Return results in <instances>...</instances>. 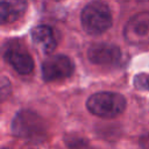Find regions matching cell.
I'll use <instances>...</instances> for the list:
<instances>
[{
  "mask_svg": "<svg viewBox=\"0 0 149 149\" xmlns=\"http://www.w3.org/2000/svg\"><path fill=\"white\" fill-rule=\"evenodd\" d=\"M81 26L90 35L105 33L112 26V13L109 7L102 1H92L81 12Z\"/></svg>",
  "mask_w": 149,
  "mask_h": 149,
  "instance_id": "1",
  "label": "cell"
},
{
  "mask_svg": "<svg viewBox=\"0 0 149 149\" xmlns=\"http://www.w3.org/2000/svg\"><path fill=\"white\" fill-rule=\"evenodd\" d=\"M13 134L28 141H41L47 135V127L43 119L31 111L19 112L12 122Z\"/></svg>",
  "mask_w": 149,
  "mask_h": 149,
  "instance_id": "2",
  "label": "cell"
},
{
  "mask_svg": "<svg viewBox=\"0 0 149 149\" xmlns=\"http://www.w3.org/2000/svg\"><path fill=\"white\" fill-rule=\"evenodd\" d=\"M87 109L100 118H115L126 108V99L116 92H98L86 102Z\"/></svg>",
  "mask_w": 149,
  "mask_h": 149,
  "instance_id": "3",
  "label": "cell"
},
{
  "mask_svg": "<svg viewBox=\"0 0 149 149\" xmlns=\"http://www.w3.org/2000/svg\"><path fill=\"white\" fill-rule=\"evenodd\" d=\"M73 70L72 61L65 55L50 56L42 64V76L48 83L66 79L73 73Z\"/></svg>",
  "mask_w": 149,
  "mask_h": 149,
  "instance_id": "4",
  "label": "cell"
},
{
  "mask_svg": "<svg viewBox=\"0 0 149 149\" xmlns=\"http://www.w3.org/2000/svg\"><path fill=\"white\" fill-rule=\"evenodd\" d=\"M123 36L134 45L149 44V12L134 15L125 26Z\"/></svg>",
  "mask_w": 149,
  "mask_h": 149,
  "instance_id": "5",
  "label": "cell"
},
{
  "mask_svg": "<svg viewBox=\"0 0 149 149\" xmlns=\"http://www.w3.org/2000/svg\"><path fill=\"white\" fill-rule=\"evenodd\" d=\"M87 57L97 65H114L121 58V50L111 43H97L88 49Z\"/></svg>",
  "mask_w": 149,
  "mask_h": 149,
  "instance_id": "6",
  "label": "cell"
},
{
  "mask_svg": "<svg viewBox=\"0 0 149 149\" xmlns=\"http://www.w3.org/2000/svg\"><path fill=\"white\" fill-rule=\"evenodd\" d=\"M5 58L20 74H28L34 69L33 57L21 45H9L5 51Z\"/></svg>",
  "mask_w": 149,
  "mask_h": 149,
  "instance_id": "7",
  "label": "cell"
},
{
  "mask_svg": "<svg viewBox=\"0 0 149 149\" xmlns=\"http://www.w3.org/2000/svg\"><path fill=\"white\" fill-rule=\"evenodd\" d=\"M31 40L36 48H38L44 54H50L55 50L57 45L56 37L50 27L41 24L36 26L31 30Z\"/></svg>",
  "mask_w": 149,
  "mask_h": 149,
  "instance_id": "8",
  "label": "cell"
},
{
  "mask_svg": "<svg viewBox=\"0 0 149 149\" xmlns=\"http://www.w3.org/2000/svg\"><path fill=\"white\" fill-rule=\"evenodd\" d=\"M27 0H1V23H12L19 20L27 9Z\"/></svg>",
  "mask_w": 149,
  "mask_h": 149,
  "instance_id": "9",
  "label": "cell"
},
{
  "mask_svg": "<svg viewBox=\"0 0 149 149\" xmlns=\"http://www.w3.org/2000/svg\"><path fill=\"white\" fill-rule=\"evenodd\" d=\"M134 86L141 91H149V73H137L134 77Z\"/></svg>",
  "mask_w": 149,
  "mask_h": 149,
  "instance_id": "10",
  "label": "cell"
},
{
  "mask_svg": "<svg viewBox=\"0 0 149 149\" xmlns=\"http://www.w3.org/2000/svg\"><path fill=\"white\" fill-rule=\"evenodd\" d=\"M9 92H10V83L5 77H2V79H1V95H2V100H5L6 95L9 94Z\"/></svg>",
  "mask_w": 149,
  "mask_h": 149,
  "instance_id": "11",
  "label": "cell"
},
{
  "mask_svg": "<svg viewBox=\"0 0 149 149\" xmlns=\"http://www.w3.org/2000/svg\"><path fill=\"white\" fill-rule=\"evenodd\" d=\"M140 144L143 149H149V132L143 134L140 139Z\"/></svg>",
  "mask_w": 149,
  "mask_h": 149,
  "instance_id": "12",
  "label": "cell"
}]
</instances>
